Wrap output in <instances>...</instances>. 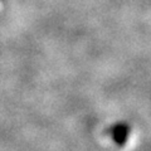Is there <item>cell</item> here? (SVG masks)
Listing matches in <instances>:
<instances>
[]
</instances>
